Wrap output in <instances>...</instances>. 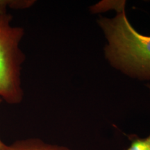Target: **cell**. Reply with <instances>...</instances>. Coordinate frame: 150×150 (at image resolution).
I'll return each instance as SVG.
<instances>
[{"label":"cell","instance_id":"obj_1","mask_svg":"<svg viewBox=\"0 0 150 150\" xmlns=\"http://www.w3.org/2000/svg\"><path fill=\"white\" fill-rule=\"evenodd\" d=\"M97 23L106 40L104 56L110 66L131 79L150 81V35L133 27L126 11L113 18L100 16Z\"/></svg>","mask_w":150,"mask_h":150},{"label":"cell","instance_id":"obj_4","mask_svg":"<svg viewBox=\"0 0 150 150\" xmlns=\"http://www.w3.org/2000/svg\"><path fill=\"white\" fill-rule=\"evenodd\" d=\"M126 1L123 0H115V1H112V0H104L99 2L91 6L90 7V11L93 14H98L101 13H105L106 11L114 10L117 13L122 12V11H126Z\"/></svg>","mask_w":150,"mask_h":150},{"label":"cell","instance_id":"obj_3","mask_svg":"<svg viewBox=\"0 0 150 150\" xmlns=\"http://www.w3.org/2000/svg\"><path fill=\"white\" fill-rule=\"evenodd\" d=\"M4 150H72L64 146L47 143L39 138L17 140L11 145L6 144Z\"/></svg>","mask_w":150,"mask_h":150},{"label":"cell","instance_id":"obj_6","mask_svg":"<svg viewBox=\"0 0 150 150\" xmlns=\"http://www.w3.org/2000/svg\"><path fill=\"white\" fill-rule=\"evenodd\" d=\"M146 86L150 91V83H147ZM130 145L125 150H150V134L145 138L133 135L130 136Z\"/></svg>","mask_w":150,"mask_h":150},{"label":"cell","instance_id":"obj_5","mask_svg":"<svg viewBox=\"0 0 150 150\" xmlns=\"http://www.w3.org/2000/svg\"><path fill=\"white\" fill-rule=\"evenodd\" d=\"M35 0H0V16L8 13V9L23 10L35 4Z\"/></svg>","mask_w":150,"mask_h":150},{"label":"cell","instance_id":"obj_7","mask_svg":"<svg viewBox=\"0 0 150 150\" xmlns=\"http://www.w3.org/2000/svg\"><path fill=\"white\" fill-rule=\"evenodd\" d=\"M2 102H4L3 99L0 97V104L2 103ZM5 145H6V144L2 141V140H1V138H0V150H4V147H5Z\"/></svg>","mask_w":150,"mask_h":150},{"label":"cell","instance_id":"obj_2","mask_svg":"<svg viewBox=\"0 0 150 150\" xmlns=\"http://www.w3.org/2000/svg\"><path fill=\"white\" fill-rule=\"evenodd\" d=\"M13 16H0V97L7 104L17 105L24 99L22 68L25 54L20 48L24 35L22 27L13 26Z\"/></svg>","mask_w":150,"mask_h":150}]
</instances>
